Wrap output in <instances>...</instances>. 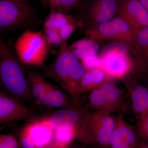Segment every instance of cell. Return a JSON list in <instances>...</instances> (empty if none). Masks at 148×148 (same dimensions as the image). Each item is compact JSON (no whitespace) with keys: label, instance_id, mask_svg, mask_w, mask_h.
<instances>
[{"label":"cell","instance_id":"1","mask_svg":"<svg viewBox=\"0 0 148 148\" xmlns=\"http://www.w3.org/2000/svg\"><path fill=\"white\" fill-rule=\"evenodd\" d=\"M79 58L67 42L62 41L55 60L49 66L43 68L46 74L71 96L75 105L78 106L82 79L85 70Z\"/></svg>","mask_w":148,"mask_h":148},{"label":"cell","instance_id":"2","mask_svg":"<svg viewBox=\"0 0 148 148\" xmlns=\"http://www.w3.org/2000/svg\"><path fill=\"white\" fill-rule=\"evenodd\" d=\"M13 50L0 40V83L4 92L17 99L31 101L34 98L27 72Z\"/></svg>","mask_w":148,"mask_h":148},{"label":"cell","instance_id":"3","mask_svg":"<svg viewBox=\"0 0 148 148\" xmlns=\"http://www.w3.org/2000/svg\"><path fill=\"white\" fill-rule=\"evenodd\" d=\"M115 126L114 120L109 113L101 111L88 112L76 138L86 145L108 148Z\"/></svg>","mask_w":148,"mask_h":148},{"label":"cell","instance_id":"4","mask_svg":"<svg viewBox=\"0 0 148 148\" xmlns=\"http://www.w3.org/2000/svg\"><path fill=\"white\" fill-rule=\"evenodd\" d=\"M48 43L44 33L26 31L16 40L14 47L22 64L42 67L47 56Z\"/></svg>","mask_w":148,"mask_h":148},{"label":"cell","instance_id":"5","mask_svg":"<svg viewBox=\"0 0 148 148\" xmlns=\"http://www.w3.org/2000/svg\"><path fill=\"white\" fill-rule=\"evenodd\" d=\"M36 21L34 11L27 4L19 3L9 0H0L1 31L29 27Z\"/></svg>","mask_w":148,"mask_h":148},{"label":"cell","instance_id":"6","mask_svg":"<svg viewBox=\"0 0 148 148\" xmlns=\"http://www.w3.org/2000/svg\"><path fill=\"white\" fill-rule=\"evenodd\" d=\"M85 33L93 40L109 39L127 44L135 40L137 34L127 22L120 17L90 28Z\"/></svg>","mask_w":148,"mask_h":148},{"label":"cell","instance_id":"7","mask_svg":"<svg viewBox=\"0 0 148 148\" xmlns=\"http://www.w3.org/2000/svg\"><path fill=\"white\" fill-rule=\"evenodd\" d=\"M32 109L24 106L18 99L9 95L3 90L0 91V123L24 121L33 115Z\"/></svg>","mask_w":148,"mask_h":148},{"label":"cell","instance_id":"8","mask_svg":"<svg viewBox=\"0 0 148 148\" xmlns=\"http://www.w3.org/2000/svg\"><path fill=\"white\" fill-rule=\"evenodd\" d=\"M117 11L136 34L148 26V12L138 0H123Z\"/></svg>","mask_w":148,"mask_h":148},{"label":"cell","instance_id":"9","mask_svg":"<svg viewBox=\"0 0 148 148\" xmlns=\"http://www.w3.org/2000/svg\"><path fill=\"white\" fill-rule=\"evenodd\" d=\"M36 148H51L54 130L43 117L30 121L22 129Z\"/></svg>","mask_w":148,"mask_h":148},{"label":"cell","instance_id":"10","mask_svg":"<svg viewBox=\"0 0 148 148\" xmlns=\"http://www.w3.org/2000/svg\"><path fill=\"white\" fill-rule=\"evenodd\" d=\"M87 112L85 109L78 107L59 110L43 118L54 130L66 126H75L79 130Z\"/></svg>","mask_w":148,"mask_h":148},{"label":"cell","instance_id":"11","mask_svg":"<svg viewBox=\"0 0 148 148\" xmlns=\"http://www.w3.org/2000/svg\"><path fill=\"white\" fill-rule=\"evenodd\" d=\"M100 60L99 69L103 70L106 75L113 78L123 77L132 68V61L127 54H109Z\"/></svg>","mask_w":148,"mask_h":148},{"label":"cell","instance_id":"12","mask_svg":"<svg viewBox=\"0 0 148 148\" xmlns=\"http://www.w3.org/2000/svg\"><path fill=\"white\" fill-rule=\"evenodd\" d=\"M117 9L116 0H95L88 8L87 16L92 22L101 24L110 20Z\"/></svg>","mask_w":148,"mask_h":148},{"label":"cell","instance_id":"13","mask_svg":"<svg viewBox=\"0 0 148 148\" xmlns=\"http://www.w3.org/2000/svg\"><path fill=\"white\" fill-rule=\"evenodd\" d=\"M26 72L34 98L40 104L47 106L50 83L47 81L43 77L34 70L28 69Z\"/></svg>","mask_w":148,"mask_h":148},{"label":"cell","instance_id":"14","mask_svg":"<svg viewBox=\"0 0 148 148\" xmlns=\"http://www.w3.org/2000/svg\"><path fill=\"white\" fill-rule=\"evenodd\" d=\"M131 96L133 109L140 119L148 112V88L138 86L132 90Z\"/></svg>","mask_w":148,"mask_h":148},{"label":"cell","instance_id":"15","mask_svg":"<svg viewBox=\"0 0 148 148\" xmlns=\"http://www.w3.org/2000/svg\"><path fill=\"white\" fill-rule=\"evenodd\" d=\"M78 130L77 127L73 126H64L54 130L51 148H68L76 138Z\"/></svg>","mask_w":148,"mask_h":148},{"label":"cell","instance_id":"16","mask_svg":"<svg viewBox=\"0 0 148 148\" xmlns=\"http://www.w3.org/2000/svg\"><path fill=\"white\" fill-rule=\"evenodd\" d=\"M106 75L99 68L85 72L81 81V93L98 88L103 83Z\"/></svg>","mask_w":148,"mask_h":148},{"label":"cell","instance_id":"17","mask_svg":"<svg viewBox=\"0 0 148 148\" xmlns=\"http://www.w3.org/2000/svg\"><path fill=\"white\" fill-rule=\"evenodd\" d=\"M71 47L77 57L82 60L97 55L99 49V45L91 39L80 40L74 43Z\"/></svg>","mask_w":148,"mask_h":148},{"label":"cell","instance_id":"18","mask_svg":"<svg viewBox=\"0 0 148 148\" xmlns=\"http://www.w3.org/2000/svg\"><path fill=\"white\" fill-rule=\"evenodd\" d=\"M135 41L139 64L145 69L148 66V26L137 33Z\"/></svg>","mask_w":148,"mask_h":148},{"label":"cell","instance_id":"19","mask_svg":"<svg viewBox=\"0 0 148 148\" xmlns=\"http://www.w3.org/2000/svg\"><path fill=\"white\" fill-rule=\"evenodd\" d=\"M77 22L75 18L68 14L51 11L45 21L44 29H54L58 30L68 24Z\"/></svg>","mask_w":148,"mask_h":148},{"label":"cell","instance_id":"20","mask_svg":"<svg viewBox=\"0 0 148 148\" xmlns=\"http://www.w3.org/2000/svg\"><path fill=\"white\" fill-rule=\"evenodd\" d=\"M103 92L111 111L118 106L121 98L120 90L116 86L111 82H103L99 86Z\"/></svg>","mask_w":148,"mask_h":148},{"label":"cell","instance_id":"21","mask_svg":"<svg viewBox=\"0 0 148 148\" xmlns=\"http://www.w3.org/2000/svg\"><path fill=\"white\" fill-rule=\"evenodd\" d=\"M115 127L119 131L123 141L133 147L136 148L138 147V139L134 130L124 122L122 118L120 117L115 122Z\"/></svg>","mask_w":148,"mask_h":148},{"label":"cell","instance_id":"22","mask_svg":"<svg viewBox=\"0 0 148 148\" xmlns=\"http://www.w3.org/2000/svg\"><path fill=\"white\" fill-rule=\"evenodd\" d=\"M89 101L91 106L98 111L111 112L106 98L99 88L92 90L89 95Z\"/></svg>","mask_w":148,"mask_h":148},{"label":"cell","instance_id":"23","mask_svg":"<svg viewBox=\"0 0 148 148\" xmlns=\"http://www.w3.org/2000/svg\"><path fill=\"white\" fill-rule=\"evenodd\" d=\"M129 48L127 44L114 41L107 45L102 49L98 55L99 59L103 58L106 56L113 53H120L127 55Z\"/></svg>","mask_w":148,"mask_h":148},{"label":"cell","instance_id":"24","mask_svg":"<svg viewBox=\"0 0 148 148\" xmlns=\"http://www.w3.org/2000/svg\"><path fill=\"white\" fill-rule=\"evenodd\" d=\"M81 0H55L51 6V11L68 14L69 11L78 4Z\"/></svg>","mask_w":148,"mask_h":148},{"label":"cell","instance_id":"25","mask_svg":"<svg viewBox=\"0 0 148 148\" xmlns=\"http://www.w3.org/2000/svg\"><path fill=\"white\" fill-rule=\"evenodd\" d=\"M20 143L13 135H1L0 148H19Z\"/></svg>","mask_w":148,"mask_h":148},{"label":"cell","instance_id":"26","mask_svg":"<svg viewBox=\"0 0 148 148\" xmlns=\"http://www.w3.org/2000/svg\"><path fill=\"white\" fill-rule=\"evenodd\" d=\"M45 35L49 45H59L62 42L61 36L57 29H44Z\"/></svg>","mask_w":148,"mask_h":148},{"label":"cell","instance_id":"27","mask_svg":"<svg viewBox=\"0 0 148 148\" xmlns=\"http://www.w3.org/2000/svg\"><path fill=\"white\" fill-rule=\"evenodd\" d=\"M82 60V65L86 71L99 68L100 60L98 55L89 56Z\"/></svg>","mask_w":148,"mask_h":148},{"label":"cell","instance_id":"28","mask_svg":"<svg viewBox=\"0 0 148 148\" xmlns=\"http://www.w3.org/2000/svg\"><path fill=\"white\" fill-rule=\"evenodd\" d=\"M138 130L140 136L143 140L148 142V112L140 119Z\"/></svg>","mask_w":148,"mask_h":148},{"label":"cell","instance_id":"29","mask_svg":"<svg viewBox=\"0 0 148 148\" xmlns=\"http://www.w3.org/2000/svg\"><path fill=\"white\" fill-rule=\"evenodd\" d=\"M123 141V139L119 131L115 127L111 135L110 147L111 148H119Z\"/></svg>","mask_w":148,"mask_h":148},{"label":"cell","instance_id":"30","mask_svg":"<svg viewBox=\"0 0 148 148\" xmlns=\"http://www.w3.org/2000/svg\"><path fill=\"white\" fill-rule=\"evenodd\" d=\"M42 2L45 5L49 6L50 7L52 4L54 2L55 0H41Z\"/></svg>","mask_w":148,"mask_h":148},{"label":"cell","instance_id":"31","mask_svg":"<svg viewBox=\"0 0 148 148\" xmlns=\"http://www.w3.org/2000/svg\"><path fill=\"white\" fill-rule=\"evenodd\" d=\"M148 12V0H138Z\"/></svg>","mask_w":148,"mask_h":148},{"label":"cell","instance_id":"32","mask_svg":"<svg viewBox=\"0 0 148 148\" xmlns=\"http://www.w3.org/2000/svg\"><path fill=\"white\" fill-rule=\"evenodd\" d=\"M119 148H135L127 144L126 142L123 141L121 145L120 146Z\"/></svg>","mask_w":148,"mask_h":148},{"label":"cell","instance_id":"33","mask_svg":"<svg viewBox=\"0 0 148 148\" xmlns=\"http://www.w3.org/2000/svg\"><path fill=\"white\" fill-rule=\"evenodd\" d=\"M138 148H148V142H143L138 146Z\"/></svg>","mask_w":148,"mask_h":148},{"label":"cell","instance_id":"34","mask_svg":"<svg viewBox=\"0 0 148 148\" xmlns=\"http://www.w3.org/2000/svg\"><path fill=\"white\" fill-rule=\"evenodd\" d=\"M12 1L14 2L19 3L27 4V1L28 0H9Z\"/></svg>","mask_w":148,"mask_h":148},{"label":"cell","instance_id":"35","mask_svg":"<svg viewBox=\"0 0 148 148\" xmlns=\"http://www.w3.org/2000/svg\"><path fill=\"white\" fill-rule=\"evenodd\" d=\"M73 148H86L85 147H84V146H75Z\"/></svg>","mask_w":148,"mask_h":148},{"label":"cell","instance_id":"36","mask_svg":"<svg viewBox=\"0 0 148 148\" xmlns=\"http://www.w3.org/2000/svg\"></svg>","mask_w":148,"mask_h":148}]
</instances>
